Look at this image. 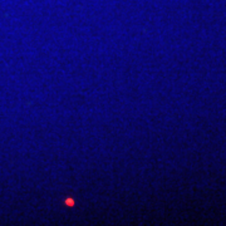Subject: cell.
I'll return each instance as SVG.
<instances>
[{"mask_svg": "<svg viewBox=\"0 0 226 226\" xmlns=\"http://www.w3.org/2000/svg\"><path fill=\"white\" fill-rule=\"evenodd\" d=\"M73 204H74V201H73V200H68V201H67V205H69V206H70V205H73Z\"/></svg>", "mask_w": 226, "mask_h": 226, "instance_id": "6da1fadb", "label": "cell"}]
</instances>
